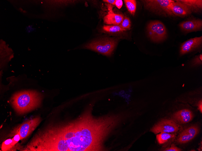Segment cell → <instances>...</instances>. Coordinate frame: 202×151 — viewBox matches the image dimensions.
<instances>
[{
  "instance_id": "cb8c5ba5",
  "label": "cell",
  "mask_w": 202,
  "mask_h": 151,
  "mask_svg": "<svg viewBox=\"0 0 202 151\" xmlns=\"http://www.w3.org/2000/svg\"><path fill=\"white\" fill-rule=\"evenodd\" d=\"M32 26H29L28 27H27L26 28V31L28 33H30L32 32L34 30V29H35V28H34L32 27Z\"/></svg>"
},
{
  "instance_id": "277c9868",
  "label": "cell",
  "mask_w": 202,
  "mask_h": 151,
  "mask_svg": "<svg viewBox=\"0 0 202 151\" xmlns=\"http://www.w3.org/2000/svg\"><path fill=\"white\" fill-rule=\"evenodd\" d=\"M145 8L156 14L164 17L174 16L170 8L172 0H142Z\"/></svg>"
},
{
  "instance_id": "5bb4252c",
  "label": "cell",
  "mask_w": 202,
  "mask_h": 151,
  "mask_svg": "<svg viewBox=\"0 0 202 151\" xmlns=\"http://www.w3.org/2000/svg\"><path fill=\"white\" fill-rule=\"evenodd\" d=\"M185 5L192 12L200 13L202 9V0H178Z\"/></svg>"
},
{
  "instance_id": "484cf974",
  "label": "cell",
  "mask_w": 202,
  "mask_h": 151,
  "mask_svg": "<svg viewBox=\"0 0 202 151\" xmlns=\"http://www.w3.org/2000/svg\"><path fill=\"white\" fill-rule=\"evenodd\" d=\"M103 2L112 4L113 5H115L116 0H104Z\"/></svg>"
},
{
  "instance_id": "4fadbf2b",
  "label": "cell",
  "mask_w": 202,
  "mask_h": 151,
  "mask_svg": "<svg viewBox=\"0 0 202 151\" xmlns=\"http://www.w3.org/2000/svg\"><path fill=\"white\" fill-rule=\"evenodd\" d=\"M123 18V15L114 13L111 10L108 12L107 14L104 16L103 20L104 23L106 24L119 25Z\"/></svg>"
},
{
  "instance_id": "9a60e30c",
  "label": "cell",
  "mask_w": 202,
  "mask_h": 151,
  "mask_svg": "<svg viewBox=\"0 0 202 151\" xmlns=\"http://www.w3.org/2000/svg\"><path fill=\"white\" fill-rule=\"evenodd\" d=\"M160 133L156 135V139L160 144L167 142L171 139L174 138L176 136L175 134L164 132Z\"/></svg>"
},
{
  "instance_id": "7402d4cb",
  "label": "cell",
  "mask_w": 202,
  "mask_h": 151,
  "mask_svg": "<svg viewBox=\"0 0 202 151\" xmlns=\"http://www.w3.org/2000/svg\"><path fill=\"white\" fill-rule=\"evenodd\" d=\"M164 151H180L181 149L175 146L174 144H172L171 146L169 148H167L164 150Z\"/></svg>"
},
{
  "instance_id": "52a82bcc",
  "label": "cell",
  "mask_w": 202,
  "mask_h": 151,
  "mask_svg": "<svg viewBox=\"0 0 202 151\" xmlns=\"http://www.w3.org/2000/svg\"><path fill=\"white\" fill-rule=\"evenodd\" d=\"M41 121V118L37 117L28 120L21 124L18 131L20 134L21 140L28 137L37 127Z\"/></svg>"
},
{
  "instance_id": "6da1fadb",
  "label": "cell",
  "mask_w": 202,
  "mask_h": 151,
  "mask_svg": "<svg viewBox=\"0 0 202 151\" xmlns=\"http://www.w3.org/2000/svg\"><path fill=\"white\" fill-rule=\"evenodd\" d=\"M92 106L76 119L50 124L28 143L30 151H104L103 142L120 118L93 116Z\"/></svg>"
},
{
  "instance_id": "7a4b0ae2",
  "label": "cell",
  "mask_w": 202,
  "mask_h": 151,
  "mask_svg": "<svg viewBox=\"0 0 202 151\" xmlns=\"http://www.w3.org/2000/svg\"><path fill=\"white\" fill-rule=\"evenodd\" d=\"M42 98L41 94L36 91L25 90L15 94L11 102L16 113L22 115L39 107Z\"/></svg>"
},
{
  "instance_id": "5b68a950",
  "label": "cell",
  "mask_w": 202,
  "mask_h": 151,
  "mask_svg": "<svg viewBox=\"0 0 202 151\" xmlns=\"http://www.w3.org/2000/svg\"><path fill=\"white\" fill-rule=\"evenodd\" d=\"M147 32L150 38L154 42L162 41L167 37V32L165 26L159 21L150 22L147 26Z\"/></svg>"
},
{
  "instance_id": "8fae6325",
  "label": "cell",
  "mask_w": 202,
  "mask_h": 151,
  "mask_svg": "<svg viewBox=\"0 0 202 151\" xmlns=\"http://www.w3.org/2000/svg\"><path fill=\"white\" fill-rule=\"evenodd\" d=\"M179 26L183 31L189 32L201 30L202 21L200 19H193L185 21L181 23Z\"/></svg>"
},
{
  "instance_id": "44dd1931",
  "label": "cell",
  "mask_w": 202,
  "mask_h": 151,
  "mask_svg": "<svg viewBox=\"0 0 202 151\" xmlns=\"http://www.w3.org/2000/svg\"><path fill=\"white\" fill-rule=\"evenodd\" d=\"M11 139V146L12 147L19 140H21L20 136L18 132H17V134Z\"/></svg>"
},
{
  "instance_id": "2e32d148",
  "label": "cell",
  "mask_w": 202,
  "mask_h": 151,
  "mask_svg": "<svg viewBox=\"0 0 202 151\" xmlns=\"http://www.w3.org/2000/svg\"><path fill=\"white\" fill-rule=\"evenodd\" d=\"M103 30L105 31L111 33H115L123 32L127 30L121 28L119 25H105L103 27Z\"/></svg>"
},
{
  "instance_id": "ba28073f",
  "label": "cell",
  "mask_w": 202,
  "mask_h": 151,
  "mask_svg": "<svg viewBox=\"0 0 202 151\" xmlns=\"http://www.w3.org/2000/svg\"><path fill=\"white\" fill-rule=\"evenodd\" d=\"M202 43V36L188 39L181 44L180 49V55H184L194 51L200 47Z\"/></svg>"
},
{
  "instance_id": "3957f363",
  "label": "cell",
  "mask_w": 202,
  "mask_h": 151,
  "mask_svg": "<svg viewBox=\"0 0 202 151\" xmlns=\"http://www.w3.org/2000/svg\"><path fill=\"white\" fill-rule=\"evenodd\" d=\"M117 44L116 40L105 38L93 41L83 47L90 49L104 55L110 56L112 54Z\"/></svg>"
},
{
  "instance_id": "9c48e42d",
  "label": "cell",
  "mask_w": 202,
  "mask_h": 151,
  "mask_svg": "<svg viewBox=\"0 0 202 151\" xmlns=\"http://www.w3.org/2000/svg\"><path fill=\"white\" fill-rule=\"evenodd\" d=\"M199 132L197 127L192 126L184 130L179 134L177 142L180 144L187 143L194 139Z\"/></svg>"
},
{
  "instance_id": "7c38bea8",
  "label": "cell",
  "mask_w": 202,
  "mask_h": 151,
  "mask_svg": "<svg viewBox=\"0 0 202 151\" xmlns=\"http://www.w3.org/2000/svg\"><path fill=\"white\" fill-rule=\"evenodd\" d=\"M173 117L179 122L185 123L191 121L193 117V114L190 110L184 109L175 112L173 114Z\"/></svg>"
},
{
  "instance_id": "d6986e66",
  "label": "cell",
  "mask_w": 202,
  "mask_h": 151,
  "mask_svg": "<svg viewBox=\"0 0 202 151\" xmlns=\"http://www.w3.org/2000/svg\"><path fill=\"white\" fill-rule=\"evenodd\" d=\"M202 64V54H201L196 56L191 61V65L196 66L200 65Z\"/></svg>"
},
{
  "instance_id": "30bf717a",
  "label": "cell",
  "mask_w": 202,
  "mask_h": 151,
  "mask_svg": "<svg viewBox=\"0 0 202 151\" xmlns=\"http://www.w3.org/2000/svg\"><path fill=\"white\" fill-rule=\"evenodd\" d=\"M171 3L170 10L174 15L181 17H184L189 15L192 12L184 4L178 0Z\"/></svg>"
},
{
  "instance_id": "d4e9b609",
  "label": "cell",
  "mask_w": 202,
  "mask_h": 151,
  "mask_svg": "<svg viewBox=\"0 0 202 151\" xmlns=\"http://www.w3.org/2000/svg\"><path fill=\"white\" fill-rule=\"evenodd\" d=\"M198 109L199 110L201 113L202 112V100H200L198 104L197 105Z\"/></svg>"
},
{
  "instance_id": "e0dca14e",
  "label": "cell",
  "mask_w": 202,
  "mask_h": 151,
  "mask_svg": "<svg viewBox=\"0 0 202 151\" xmlns=\"http://www.w3.org/2000/svg\"><path fill=\"white\" fill-rule=\"evenodd\" d=\"M128 11L131 14L134 15L136 8V2L135 0H124Z\"/></svg>"
},
{
  "instance_id": "ac0fdd59",
  "label": "cell",
  "mask_w": 202,
  "mask_h": 151,
  "mask_svg": "<svg viewBox=\"0 0 202 151\" xmlns=\"http://www.w3.org/2000/svg\"><path fill=\"white\" fill-rule=\"evenodd\" d=\"M119 25L122 29L127 30L129 29L131 26L130 19L126 16H125Z\"/></svg>"
},
{
  "instance_id": "8992f818",
  "label": "cell",
  "mask_w": 202,
  "mask_h": 151,
  "mask_svg": "<svg viewBox=\"0 0 202 151\" xmlns=\"http://www.w3.org/2000/svg\"><path fill=\"white\" fill-rule=\"evenodd\" d=\"M179 129L178 125L174 121L170 119H163L157 123L151 129L155 134L162 132L172 133L178 131Z\"/></svg>"
},
{
  "instance_id": "603a6c76",
  "label": "cell",
  "mask_w": 202,
  "mask_h": 151,
  "mask_svg": "<svg viewBox=\"0 0 202 151\" xmlns=\"http://www.w3.org/2000/svg\"><path fill=\"white\" fill-rule=\"evenodd\" d=\"M123 4V2L122 0H116L115 5L119 9L122 7Z\"/></svg>"
},
{
  "instance_id": "ffe728a7",
  "label": "cell",
  "mask_w": 202,
  "mask_h": 151,
  "mask_svg": "<svg viewBox=\"0 0 202 151\" xmlns=\"http://www.w3.org/2000/svg\"><path fill=\"white\" fill-rule=\"evenodd\" d=\"M12 139H8L4 141L2 145V151H7L11 148V142Z\"/></svg>"
}]
</instances>
